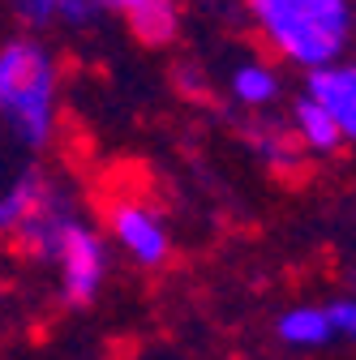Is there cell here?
<instances>
[{
    "mask_svg": "<svg viewBox=\"0 0 356 360\" xmlns=\"http://www.w3.org/2000/svg\"><path fill=\"white\" fill-rule=\"evenodd\" d=\"M253 34L279 65L314 73L356 52V0H241Z\"/></svg>",
    "mask_w": 356,
    "mask_h": 360,
    "instance_id": "1",
    "label": "cell"
},
{
    "mask_svg": "<svg viewBox=\"0 0 356 360\" xmlns=\"http://www.w3.org/2000/svg\"><path fill=\"white\" fill-rule=\"evenodd\" d=\"M61 120V65L48 39L22 30L0 39V129L22 150H48Z\"/></svg>",
    "mask_w": 356,
    "mask_h": 360,
    "instance_id": "2",
    "label": "cell"
},
{
    "mask_svg": "<svg viewBox=\"0 0 356 360\" xmlns=\"http://www.w3.org/2000/svg\"><path fill=\"white\" fill-rule=\"evenodd\" d=\"M48 262L56 266V283H61V300L73 304V309H91L108 283V270H112V257H108V240L103 232L95 228L82 210L61 228Z\"/></svg>",
    "mask_w": 356,
    "mask_h": 360,
    "instance_id": "3",
    "label": "cell"
},
{
    "mask_svg": "<svg viewBox=\"0 0 356 360\" xmlns=\"http://www.w3.org/2000/svg\"><path fill=\"white\" fill-rule=\"evenodd\" d=\"M108 236L116 240L120 253H129L138 266L159 270L172 257V232L167 223L138 198H120L108 206Z\"/></svg>",
    "mask_w": 356,
    "mask_h": 360,
    "instance_id": "4",
    "label": "cell"
},
{
    "mask_svg": "<svg viewBox=\"0 0 356 360\" xmlns=\"http://www.w3.org/2000/svg\"><path fill=\"white\" fill-rule=\"evenodd\" d=\"M305 95H314L343 133V146H356V60H331L314 73H305Z\"/></svg>",
    "mask_w": 356,
    "mask_h": 360,
    "instance_id": "5",
    "label": "cell"
},
{
    "mask_svg": "<svg viewBox=\"0 0 356 360\" xmlns=\"http://www.w3.org/2000/svg\"><path fill=\"white\" fill-rule=\"evenodd\" d=\"M99 9L120 18L129 34L146 48H167L181 34V5L176 0H99Z\"/></svg>",
    "mask_w": 356,
    "mask_h": 360,
    "instance_id": "6",
    "label": "cell"
},
{
    "mask_svg": "<svg viewBox=\"0 0 356 360\" xmlns=\"http://www.w3.org/2000/svg\"><path fill=\"white\" fill-rule=\"evenodd\" d=\"M284 95H288L284 73L262 56H245L228 73V99L245 112H271L275 103H284Z\"/></svg>",
    "mask_w": 356,
    "mask_h": 360,
    "instance_id": "7",
    "label": "cell"
},
{
    "mask_svg": "<svg viewBox=\"0 0 356 360\" xmlns=\"http://www.w3.org/2000/svg\"><path fill=\"white\" fill-rule=\"evenodd\" d=\"M9 5V13L26 26V30H34V34H43V30H91L99 18H103V9H99V0H5Z\"/></svg>",
    "mask_w": 356,
    "mask_h": 360,
    "instance_id": "8",
    "label": "cell"
},
{
    "mask_svg": "<svg viewBox=\"0 0 356 360\" xmlns=\"http://www.w3.org/2000/svg\"><path fill=\"white\" fill-rule=\"evenodd\" d=\"M288 129H292V138L300 142V150L314 155V159H331V155L343 150L339 124L331 120V112L314 95H305V90H300V95L292 99V108H288Z\"/></svg>",
    "mask_w": 356,
    "mask_h": 360,
    "instance_id": "9",
    "label": "cell"
},
{
    "mask_svg": "<svg viewBox=\"0 0 356 360\" xmlns=\"http://www.w3.org/2000/svg\"><path fill=\"white\" fill-rule=\"evenodd\" d=\"M253 120H245V142L253 150V159H262L266 167H275V172H288L300 163V142L292 138V129L288 120H271L266 112H249Z\"/></svg>",
    "mask_w": 356,
    "mask_h": 360,
    "instance_id": "10",
    "label": "cell"
},
{
    "mask_svg": "<svg viewBox=\"0 0 356 360\" xmlns=\"http://www.w3.org/2000/svg\"><path fill=\"white\" fill-rule=\"evenodd\" d=\"M275 339L292 352H318L326 343H335V326L326 318V304H296L284 309L275 322Z\"/></svg>",
    "mask_w": 356,
    "mask_h": 360,
    "instance_id": "11",
    "label": "cell"
},
{
    "mask_svg": "<svg viewBox=\"0 0 356 360\" xmlns=\"http://www.w3.org/2000/svg\"><path fill=\"white\" fill-rule=\"evenodd\" d=\"M34 180H39V167H26V172H18L5 189H0V236H13V228H18V219L26 214V202H30V189H34Z\"/></svg>",
    "mask_w": 356,
    "mask_h": 360,
    "instance_id": "12",
    "label": "cell"
},
{
    "mask_svg": "<svg viewBox=\"0 0 356 360\" xmlns=\"http://www.w3.org/2000/svg\"><path fill=\"white\" fill-rule=\"evenodd\" d=\"M326 318L335 326V339H356V300L352 296H339L326 304Z\"/></svg>",
    "mask_w": 356,
    "mask_h": 360,
    "instance_id": "13",
    "label": "cell"
}]
</instances>
